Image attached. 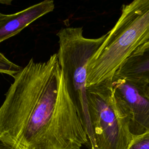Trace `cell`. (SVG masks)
<instances>
[{
  "instance_id": "obj_10",
  "label": "cell",
  "mask_w": 149,
  "mask_h": 149,
  "mask_svg": "<svg viewBox=\"0 0 149 149\" xmlns=\"http://www.w3.org/2000/svg\"><path fill=\"white\" fill-rule=\"evenodd\" d=\"M12 0H0V3L2 5H11Z\"/></svg>"
},
{
  "instance_id": "obj_4",
  "label": "cell",
  "mask_w": 149,
  "mask_h": 149,
  "mask_svg": "<svg viewBox=\"0 0 149 149\" xmlns=\"http://www.w3.org/2000/svg\"><path fill=\"white\" fill-rule=\"evenodd\" d=\"M111 81L86 88L90 122L86 145L89 149H128L133 139Z\"/></svg>"
},
{
  "instance_id": "obj_1",
  "label": "cell",
  "mask_w": 149,
  "mask_h": 149,
  "mask_svg": "<svg viewBox=\"0 0 149 149\" xmlns=\"http://www.w3.org/2000/svg\"><path fill=\"white\" fill-rule=\"evenodd\" d=\"M0 107V140L13 149H80L87 139L57 54L31 58Z\"/></svg>"
},
{
  "instance_id": "obj_8",
  "label": "cell",
  "mask_w": 149,
  "mask_h": 149,
  "mask_svg": "<svg viewBox=\"0 0 149 149\" xmlns=\"http://www.w3.org/2000/svg\"><path fill=\"white\" fill-rule=\"evenodd\" d=\"M128 149H149V130L141 135L133 137Z\"/></svg>"
},
{
  "instance_id": "obj_9",
  "label": "cell",
  "mask_w": 149,
  "mask_h": 149,
  "mask_svg": "<svg viewBox=\"0 0 149 149\" xmlns=\"http://www.w3.org/2000/svg\"><path fill=\"white\" fill-rule=\"evenodd\" d=\"M0 149H13L0 140Z\"/></svg>"
},
{
  "instance_id": "obj_3",
  "label": "cell",
  "mask_w": 149,
  "mask_h": 149,
  "mask_svg": "<svg viewBox=\"0 0 149 149\" xmlns=\"http://www.w3.org/2000/svg\"><path fill=\"white\" fill-rule=\"evenodd\" d=\"M57 57L69 95L77 111L86 139L90 134L87 97V66L102 44L107 33L98 38H86L80 27L62 28L56 34Z\"/></svg>"
},
{
  "instance_id": "obj_7",
  "label": "cell",
  "mask_w": 149,
  "mask_h": 149,
  "mask_svg": "<svg viewBox=\"0 0 149 149\" xmlns=\"http://www.w3.org/2000/svg\"><path fill=\"white\" fill-rule=\"evenodd\" d=\"M22 68L21 66L11 62L0 52V73H4L13 77Z\"/></svg>"
},
{
  "instance_id": "obj_6",
  "label": "cell",
  "mask_w": 149,
  "mask_h": 149,
  "mask_svg": "<svg viewBox=\"0 0 149 149\" xmlns=\"http://www.w3.org/2000/svg\"><path fill=\"white\" fill-rule=\"evenodd\" d=\"M54 2L45 0L13 14L4 15L0 19V42L19 33L40 17L53 11Z\"/></svg>"
},
{
  "instance_id": "obj_2",
  "label": "cell",
  "mask_w": 149,
  "mask_h": 149,
  "mask_svg": "<svg viewBox=\"0 0 149 149\" xmlns=\"http://www.w3.org/2000/svg\"><path fill=\"white\" fill-rule=\"evenodd\" d=\"M149 40V0L123 5L121 14L87 66L86 88L112 81L123 62Z\"/></svg>"
},
{
  "instance_id": "obj_11",
  "label": "cell",
  "mask_w": 149,
  "mask_h": 149,
  "mask_svg": "<svg viewBox=\"0 0 149 149\" xmlns=\"http://www.w3.org/2000/svg\"><path fill=\"white\" fill-rule=\"evenodd\" d=\"M4 15H5V14L1 13L0 12V19H1V18H2V17L3 16H4Z\"/></svg>"
},
{
  "instance_id": "obj_5",
  "label": "cell",
  "mask_w": 149,
  "mask_h": 149,
  "mask_svg": "<svg viewBox=\"0 0 149 149\" xmlns=\"http://www.w3.org/2000/svg\"><path fill=\"white\" fill-rule=\"evenodd\" d=\"M111 84L132 135L138 136L149 130V92L139 83L125 77L113 76Z\"/></svg>"
}]
</instances>
